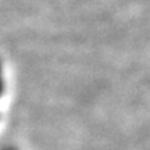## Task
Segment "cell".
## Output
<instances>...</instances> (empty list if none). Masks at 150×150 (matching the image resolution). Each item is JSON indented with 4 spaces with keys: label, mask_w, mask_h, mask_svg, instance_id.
<instances>
[{
    "label": "cell",
    "mask_w": 150,
    "mask_h": 150,
    "mask_svg": "<svg viewBox=\"0 0 150 150\" xmlns=\"http://www.w3.org/2000/svg\"><path fill=\"white\" fill-rule=\"evenodd\" d=\"M3 89H4V79H3V71H1V65H0V97H1Z\"/></svg>",
    "instance_id": "obj_1"
}]
</instances>
